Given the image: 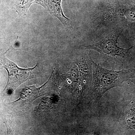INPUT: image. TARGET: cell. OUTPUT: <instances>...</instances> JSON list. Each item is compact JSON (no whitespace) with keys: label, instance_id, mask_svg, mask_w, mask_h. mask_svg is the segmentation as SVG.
Segmentation results:
<instances>
[{"label":"cell","instance_id":"1","mask_svg":"<svg viewBox=\"0 0 135 135\" xmlns=\"http://www.w3.org/2000/svg\"><path fill=\"white\" fill-rule=\"evenodd\" d=\"M93 81L92 91L96 98H101L114 87L120 86L129 78L131 70L115 71L105 69L92 61Z\"/></svg>","mask_w":135,"mask_h":135},{"label":"cell","instance_id":"2","mask_svg":"<svg viewBox=\"0 0 135 135\" xmlns=\"http://www.w3.org/2000/svg\"><path fill=\"white\" fill-rule=\"evenodd\" d=\"M5 54L0 55L3 68L7 70L8 74L7 83L3 92H12L23 83L36 77L35 72L38 64L32 68H20L16 64L8 59Z\"/></svg>","mask_w":135,"mask_h":135},{"label":"cell","instance_id":"3","mask_svg":"<svg viewBox=\"0 0 135 135\" xmlns=\"http://www.w3.org/2000/svg\"><path fill=\"white\" fill-rule=\"evenodd\" d=\"M119 36V34H112L97 43L83 46L86 49L96 51L109 57L123 58L134 46L128 49L119 47L118 40Z\"/></svg>","mask_w":135,"mask_h":135},{"label":"cell","instance_id":"4","mask_svg":"<svg viewBox=\"0 0 135 135\" xmlns=\"http://www.w3.org/2000/svg\"><path fill=\"white\" fill-rule=\"evenodd\" d=\"M116 17L124 18L128 22L135 23V4L127 3L110 8L104 13V19Z\"/></svg>","mask_w":135,"mask_h":135},{"label":"cell","instance_id":"5","mask_svg":"<svg viewBox=\"0 0 135 135\" xmlns=\"http://www.w3.org/2000/svg\"><path fill=\"white\" fill-rule=\"evenodd\" d=\"M61 2L62 0H36L35 3L43 7L50 14L57 18L64 26L67 27L70 25V20L64 15Z\"/></svg>","mask_w":135,"mask_h":135},{"label":"cell","instance_id":"6","mask_svg":"<svg viewBox=\"0 0 135 135\" xmlns=\"http://www.w3.org/2000/svg\"><path fill=\"white\" fill-rule=\"evenodd\" d=\"M50 80V79L45 84L39 88L32 86L25 88L20 93V96L19 99L14 102L19 101L21 99L24 101H32L42 95L45 94V92L48 90V86Z\"/></svg>","mask_w":135,"mask_h":135},{"label":"cell","instance_id":"7","mask_svg":"<svg viewBox=\"0 0 135 135\" xmlns=\"http://www.w3.org/2000/svg\"><path fill=\"white\" fill-rule=\"evenodd\" d=\"M36 0H16V11L21 16H26L30 6L35 3Z\"/></svg>","mask_w":135,"mask_h":135},{"label":"cell","instance_id":"8","mask_svg":"<svg viewBox=\"0 0 135 135\" xmlns=\"http://www.w3.org/2000/svg\"><path fill=\"white\" fill-rule=\"evenodd\" d=\"M126 122L128 127L135 130V99L129 105L126 116Z\"/></svg>","mask_w":135,"mask_h":135},{"label":"cell","instance_id":"9","mask_svg":"<svg viewBox=\"0 0 135 135\" xmlns=\"http://www.w3.org/2000/svg\"><path fill=\"white\" fill-rule=\"evenodd\" d=\"M129 83H130L131 85L133 86L135 88V80L134 81H131Z\"/></svg>","mask_w":135,"mask_h":135},{"label":"cell","instance_id":"10","mask_svg":"<svg viewBox=\"0 0 135 135\" xmlns=\"http://www.w3.org/2000/svg\"><path fill=\"white\" fill-rule=\"evenodd\" d=\"M2 68H3L2 64L1 62V59H0V69H2Z\"/></svg>","mask_w":135,"mask_h":135}]
</instances>
